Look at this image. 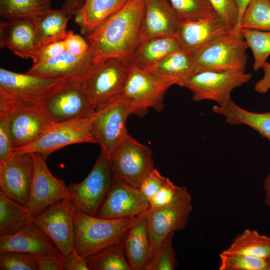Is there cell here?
<instances>
[{
  "label": "cell",
  "mask_w": 270,
  "mask_h": 270,
  "mask_svg": "<svg viewBox=\"0 0 270 270\" xmlns=\"http://www.w3.org/2000/svg\"><path fill=\"white\" fill-rule=\"evenodd\" d=\"M263 76L254 86L255 91L260 94H266L270 90V62H265L262 65Z\"/></svg>",
  "instance_id": "48"
},
{
  "label": "cell",
  "mask_w": 270,
  "mask_h": 270,
  "mask_svg": "<svg viewBox=\"0 0 270 270\" xmlns=\"http://www.w3.org/2000/svg\"><path fill=\"white\" fill-rule=\"evenodd\" d=\"M14 150L8 117L6 113L0 112V162L9 159L14 154Z\"/></svg>",
  "instance_id": "43"
},
{
  "label": "cell",
  "mask_w": 270,
  "mask_h": 270,
  "mask_svg": "<svg viewBox=\"0 0 270 270\" xmlns=\"http://www.w3.org/2000/svg\"><path fill=\"white\" fill-rule=\"evenodd\" d=\"M62 257L61 252L54 254L35 256L38 270H64Z\"/></svg>",
  "instance_id": "46"
},
{
  "label": "cell",
  "mask_w": 270,
  "mask_h": 270,
  "mask_svg": "<svg viewBox=\"0 0 270 270\" xmlns=\"http://www.w3.org/2000/svg\"><path fill=\"white\" fill-rule=\"evenodd\" d=\"M232 30L216 14L198 20L182 21L174 36L181 48L192 52L212 42Z\"/></svg>",
  "instance_id": "19"
},
{
  "label": "cell",
  "mask_w": 270,
  "mask_h": 270,
  "mask_svg": "<svg viewBox=\"0 0 270 270\" xmlns=\"http://www.w3.org/2000/svg\"><path fill=\"white\" fill-rule=\"evenodd\" d=\"M64 270H88L86 258L80 255L75 248L68 255H63Z\"/></svg>",
  "instance_id": "47"
},
{
  "label": "cell",
  "mask_w": 270,
  "mask_h": 270,
  "mask_svg": "<svg viewBox=\"0 0 270 270\" xmlns=\"http://www.w3.org/2000/svg\"><path fill=\"white\" fill-rule=\"evenodd\" d=\"M182 21L196 20L217 14L210 0H167Z\"/></svg>",
  "instance_id": "36"
},
{
  "label": "cell",
  "mask_w": 270,
  "mask_h": 270,
  "mask_svg": "<svg viewBox=\"0 0 270 270\" xmlns=\"http://www.w3.org/2000/svg\"><path fill=\"white\" fill-rule=\"evenodd\" d=\"M34 171L30 153L14 154L0 162V189L6 196L25 206L29 198Z\"/></svg>",
  "instance_id": "16"
},
{
  "label": "cell",
  "mask_w": 270,
  "mask_h": 270,
  "mask_svg": "<svg viewBox=\"0 0 270 270\" xmlns=\"http://www.w3.org/2000/svg\"><path fill=\"white\" fill-rule=\"evenodd\" d=\"M222 252L266 259L270 256V236L260 234L256 230L246 229Z\"/></svg>",
  "instance_id": "30"
},
{
  "label": "cell",
  "mask_w": 270,
  "mask_h": 270,
  "mask_svg": "<svg viewBox=\"0 0 270 270\" xmlns=\"http://www.w3.org/2000/svg\"><path fill=\"white\" fill-rule=\"evenodd\" d=\"M144 2L145 0H128L118 12L87 34L94 58L118 57L132 63L139 44V28Z\"/></svg>",
  "instance_id": "1"
},
{
  "label": "cell",
  "mask_w": 270,
  "mask_h": 270,
  "mask_svg": "<svg viewBox=\"0 0 270 270\" xmlns=\"http://www.w3.org/2000/svg\"><path fill=\"white\" fill-rule=\"evenodd\" d=\"M73 212L68 198L30 217L31 222L51 239L64 256L74 248Z\"/></svg>",
  "instance_id": "14"
},
{
  "label": "cell",
  "mask_w": 270,
  "mask_h": 270,
  "mask_svg": "<svg viewBox=\"0 0 270 270\" xmlns=\"http://www.w3.org/2000/svg\"><path fill=\"white\" fill-rule=\"evenodd\" d=\"M72 16L62 8L50 9L35 18L40 50L66 38L67 24Z\"/></svg>",
  "instance_id": "29"
},
{
  "label": "cell",
  "mask_w": 270,
  "mask_h": 270,
  "mask_svg": "<svg viewBox=\"0 0 270 270\" xmlns=\"http://www.w3.org/2000/svg\"><path fill=\"white\" fill-rule=\"evenodd\" d=\"M20 252L34 256L60 252L51 239L32 222L15 234L0 236V252Z\"/></svg>",
  "instance_id": "22"
},
{
  "label": "cell",
  "mask_w": 270,
  "mask_h": 270,
  "mask_svg": "<svg viewBox=\"0 0 270 270\" xmlns=\"http://www.w3.org/2000/svg\"><path fill=\"white\" fill-rule=\"evenodd\" d=\"M28 208L0 191V236L16 233L30 222Z\"/></svg>",
  "instance_id": "31"
},
{
  "label": "cell",
  "mask_w": 270,
  "mask_h": 270,
  "mask_svg": "<svg viewBox=\"0 0 270 270\" xmlns=\"http://www.w3.org/2000/svg\"><path fill=\"white\" fill-rule=\"evenodd\" d=\"M267 264L268 265V270H270V256H269L266 259Z\"/></svg>",
  "instance_id": "52"
},
{
  "label": "cell",
  "mask_w": 270,
  "mask_h": 270,
  "mask_svg": "<svg viewBox=\"0 0 270 270\" xmlns=\"http://www.w3.org/2000/svg\"><path fill=\"white\" fill-rule=\"evenodd\" d=\"M32 155L34 171L26 205L30 216L37 215L50 206L70 198L68 188L63 180L54 177L48 168L46 160L39 154Z\"/></svg>",
  "instance_id": "13"
},
{
  "label": "cell",
  "mask_w": 270,
  "mask_h": 270,
  "mask_svg": "<svg viewBox=\"0 0 270 270\" xmlns=\"http://www.w3.org/2000/svg\"><path fill=\"white\" fill-rule=\"evenodd\" d=\"M64 41L66 50L74 56H84L93 51L88 40L80 35L74 34L72 31L68 32Z\"/></svg>",
  "instance_id": "44"
},
{
  "label": "cell",
  "mask_w": 270,
  "mask_h": 270,
  "mask_svg": "<svg viewBox=\"0 0 270 270\" xmlns=\"http://www.w3.org/2000/svg\"><path fill=\"white\" fill-rule=\"evenodd\" d=\"M250 0H234L235 3L238 9L239 16L237 26L236 28L232 30L237 32H240V22L244 12Z\"/></svg>",
  "instance_id": "50"
},
{
  "label": "cell",
  "mask_w": 270,
  "mask_h": 270,
  "mask_svg": "<svg viewBox=\"0 0 270 270\" xmlns=\"http://www.w3.org/2000/svg\"><path fill=\"white\" fill-rule=\"evenodd\" d=\"M169 180L168 178L162 176L157 169L154 168L143 179L138 189L149 202Z\"/></svg>",
  "instance_id": "42"
},
{
  "label": "cell",
  "mask_w": 270,
  "mask_h": 270,
  "mask_svg": "<svg viewBox=\"0 0 270 270\" xmlns=\"http://www.w3.org/2000/svg\"><path fill=\"white\" fill-rule=\"evenodd\" d=\"M130 115L131 102L122 94L115 101L96 112L92 124L93 134L102 152L108 156L130 135L126 122Z\"/></svg>",
  "instance_id": "12"
},
{
  "label": "cell",
  "mask_w": 270,
  "mask_h": 270,
  "mask_svg": "<svg viewBox=\"0 0 270 270\" xmlns=\"http://www.w3.org/2000/svg\"><path fill=\"white\" fill-rule=\"evenodd\" d=\"M85 0H64L62 9L71 16L76 15L80 10Z\"/></svg>",
  "instance_id": "49"
},
{
  "label": "cell",
  "mask_w": 270,
  "mask_h": 270,
  "mask_svg": "<svg viewBox=\"0 0 270 270\" xmlns=\"http://www.w3.org/2000/svg\"><path fill=\"white\" fill-rule=\"evenodd\" d=\"M137 218H105L74 209L75 250L86 258L121 243Z\"/></svg>",
  "instance_id": "2"
},
{
  "label": "cell",
  "mask_w": 270,
  "mask_h": 270,
  "mask_svg": "<svg viewBox=\"0 0 270 270\" xmlns=\"http://www.w3.org/2000/svg\"><path fill=\"white\" fill-rule=\"evenodd\" d=\"M240 28L270 31V0H250L241 18Z\"/></svg>",
  "instance_id": "34"
},
{
  "label": "cell",
  "mask_w": 270,
  "mask_h": 270,
  "mask_svg": "<svg viewBox=\"0 0 270 270\" xmlns=\"http://www.w3.org/2000/svg\"><path fill=\"white\" fill-rule=\"evenodd\" d=\"M8 117L9 128L14 148L36 141L54 124L36 106L0 108Z\"/></svg>",
  "instance_id": "15"
},
{
  "label": "cell",
  "mask_w": 270,
  "mask_h": 270,
  "mask_svg": "<svg viewBox=\"0 0 270 270\" xmlns=\"http://www.w3.org/2000/svg\"><path fill=\"white\" fill-rule=\"evenodd\" d=\"M70 79L74 78L20 74L1 68L0 108L36 106L56 86Z\"/></svg>",
  "instance_id": "4"
},
{
  "label": "cell",
  "mask_w": 270,
  "mask_h": 270,
  "mask_svg": "<svg viewBox=\"0 0 270 270\" xmlns=\"http://www.w3.org/2000/svg\"><path fill=\"white\" fill-rule=\"evenodd\" d=\"M96 114L90 117L54 122L34 142L14 148V154L36 152L46 160L52 152L68 145L78 143L97 144L92 130Z\"/></svg>",
  "instance_id": "8"
},
{
  "label": "cell",
  "mask_w": 270,
  "mask_h": 270,
  "mask_svg": "<svg viewBox=\"0 0 270 270\" xmlns=\"http://www.w3.org/2000/svg\"><path fill=\"white\" fill-rule=\"evenodd\" d=\"M109 158L114 178L136 188L154 168L150 148L130 135L113 150Z\"/></svg>",
  "instance_id": "11"
},
{
  "label": "cell",
  "mask_w": 270,
  "mask_h": 270,
  "mask_svg": "<svg viewBox=\"0 0 270 270\" xmlns=\"http://www.w3.org/2000/svg\"><path fill=\"white\" fill-rule=\"evenodd\" d=\"M182 22L167 0H145L139 43L154 38L174 36Z\"/></svg>",
  "instance_id": "18"
},
{
  "label": "cell",
  "mask_w": 270,
  "mask_h": 270,
  "mask_svg": "<svg viewBox=\"0 0 270 270\" xmlns=\"http://www.w3.org/2000/svg\"><path fill=\"white\" fill-rule=\"evenodd\" d=\"M66 50L64 40L52 43L40 50L32 59L36 64L56 56Z\"/></svg>",
  "instance_id": "45"
},
{
  "label": "cell",
  "mask_w": 270,
  "mask_h": 270,
  "mask_svg": "<svg viewBox=\"0 0 270 270\" xmlns=\"http://www.w3.org/2000/svg\"><path fill=\"white\" fill-rule=\"evenodd\" d=\"M174 84L132 65L122 95L132 104V114L145 115L150 108L158 112L164 108V96Z\"/></svg>",
  "instance_id": "10"
},
{
  "label": "cell",
  "mask_w": 270,
  "mask_h": 270,
  "mask_svg": "<svg viewBox=\"0 0 270 270\" xmlns=\"http://www.w3.org/2000/svg\"><path fill=\"white\" fill-rule=\"evenodd\" d=\"M216 14L231 30H234L238 24L239 11L234 0H210Z\"/></svg>",
  "instance_id": "41"
},
{
  "label": "cell",
  "mask_w": 270,
  "mask_h": 270,
  "mask_svg": "<svg viewBox=\"0 0 270 270\" xmlns=\"http://www.w3.org/2000/svg\"><path fill=\"white\" fill-rule=\"evenodd\" d=\"M94 57L93 51L85 56H77L65 50L56 57L33 64L26 72L42 76L82 78Z\"/></svg>",
  "instance_id": "23"
},
{
  "label": "cell",
  "mask_w": 270,
  "mask_h": 270,
  "mask_svg": "<svg viewBox=\"0 0 270 270\" xmlns=\"http://www.w3.org/2000/svg\"><path fill=\"white\" fill-rule=\"evenodd\" d=\"M128 0H85L76 22L88 34L118 12Z\"/></svg>",
  "instance_id": "28"
},
{
  "label": "cell",
  "mask_w": 270,
  "mask_h": 270,
  "mask_svg": "<svg viewBox=\"0 0 270 270\" xmlns=\"http://www.w3.org/2000/svg\"><path fill=\"white\" fill-rule=\"evenodd\" d=\"M0 45L25 59L40 50L35 18H12L0 24Z\"/></svg>",
  "instance_id": "20"
},
{
  "label": "cell",
  "mask_w": 270,
  "mask_h": 270,
  "mask_svg": "<svg viewBox=\"0 0 270 270\" xmlns=\"http://www.w3.org/2000/svg\"><path fill=\"white\" fill-rule=\"evenodd\" d=\"M174 232L169 234L154 252L146 270H174L178 266L172 237Z\"/></svg>",
  "instance_id": "39"
},
{
  "label": "cell",
  "mask_w": 270,
  "mask_h": 270,
  "mask_svg": "<svg viewBox=\"0 0 270 270\" xmlns=\"http://www.w3.org/2000/svg\"><path fill=\"white\" fill-rule=\"evenodd\" d=\"M192 201V197L187 188L174 184L170 179L149 200L150 208L172 206Z\"/></svg>",
  "instance_id": "37"
},
{
  "label": "cell",
  "mask_w": 270,
  "mask_h": 270,
  "mask_svg": "<svg viewBox=\"0 0 270 270\" xmlns=\"http://www.w3.org/2000/svg\"><path fill=\"white\" fill-rule=\"evenodd\" d=\"M114 180L109 156L101 152L86 178L80 182L68 186L72 208L96 216Z\"/></svg>",
  "instance_id": "7"
},
{
  "label": "cell",
  "mask_w": 270,
  "mask_h": 270,
  "mask_svg": "<svg viewBox=\"0 0 270 270\" xmlns=\"http://www.w3.org/2000/svg\"><path fill=\"white\" fill-rule=\"evenodd\" d=\"M220 270H268L266 259L222 252Z\"/></svg>",
  "instance_id": "38"
},
{
  "label": "cell",
  "mask_w": 270,
  "mask_h": 270,
  "mask_svg": "<svg viewBox=\"0 0 270 270\" xmlns=\"http://www.w3.org/2000/svg\"><path fill=\"white\" fill-rule=\"evenodd\" d=\"M0 268L1 270H38L34 256L15 251L0 252Z\"/></svg>",
  "instance_id": "40"
},
{
  "label": "cell",
  "mask_w": 270,
  "mask_h": 270,
  "mask_svg": "<svg viewBox=\"0 0 270 270\" xmlns=\"http://www.w3.org/2000/svg\"><path fill=\"white\" fill-rule=\"evenodd\" d=\"M124 252L121 242L87 256L88 270H132Z\"/></svg>",
  "instance_id": "33"
},
{
  "label": "cell",
  "mask_w": 270,
  "mask_h": 270,
  "mask_svg": "<svg viewBox=\"0 0 270 270\" xmlns=\"http://www.w3.org/2000/svg\"><path fill=\"white\" fill-rule=\"evenodd\" d=\"M51 8V0H0V14L6 20L36 18Z\"/></svg>",
  "instance_id": "32"
},
{
  "label": "cell",
  "mask_w": 270,
  "mask_h": 270,
  "mask_svg": "<svg viewBox=\"0 0 270 270\" xmlns=\"http://www.w3.org/2000/svg\"><path fill=\"white\" fill-rule=\"evenodd\" d=\"M212 111L223 116L227 124L249 126L270 142V112H250L238 106L232 100L224 106H214Z\"/></svg>",
  "instance_id": "26"
},
{
  "label": "cell",
  "mask_w": 270,
  "mask_h": 270,
  "mask_svg": "<svg viewBox=\"0 0 270 270\" xmlns=\"http://www.w3.org/2000/svg\"><path fill=\"white\" fill-rule=\"evenodd\" d=\"M146 212L137 218L122 242L132 270H146L154 254Z\"/></svg>",
  "instance_id": "24"
},
{
  "label": "cell",
  "mask_w": 270,
  "mask_h": 270,
  "mask_svg": "<svg viewBox=\"0 0 270 270\" xmlns=\"http://www.w3.org/2000/svg\"><path fill=\"white\" fill-rule=\"evenodd\" d=\"M248 48L240 32L232 30L190 53L197 70L244 72L248 62Z\"/></svg>",
  "instance_id": "5"
},
{
  "label": "cell",
  "mask_w": 270,
  "mask_h": 270,
  "mask_svg": "<svg viewBox=\"0 0 270 270\" xmlns=\"http://www.w3.org/2000/svg\"><path fill=\"white\" fill-rule=\"evenodd\" d=\"M252 74L244 71L196 70L183 84L192 93L195 102L210 100L225 105L232 99L234 89L248 82Z\"/></svg>",
  "instance_id": "9"
},
{
  "label": "cell",
  "mask_w": 270,
  "mask_h": 270,
  "mask_svg": "<svg viewBox=\"0 0 270 270\" xmlns=\"http://www.w3.org/2000/svg\"><path fill=\"white\" fill-rule=\"evenodd\" d=\"M240 32L252 52L253 70L258 71L270 56V31L240 28Z\"/></svg>",
  "instance_id": "35"
},
{
  "label": "cell",
  "mask_w": 270,
  "mask_h": 270,
  "mask_svg": "<svg viewBox=\"0 0 270 270\" xmlns=\"http://www.w3.org/2000/svg\"><path fill=\"white\" fill-rule=\"evenodd\" d=\"M180 48L174 36L152 38L139 43L134 53L132 64L146 70Z\"/></svg>",
  "instance_id": "27"
},
{
  "label": "cell",
  "mask_w": 270,
  "mask_h": 270,
  "mask_svg": "<svg viewBox=\"0 0 270 270\" xmlns=\"http://www.w3.org/2000/svg\"><path fill=\"white\" fill-rule=\"evenodd\" d=\"M82 79H70L62 82L37 106L54 122L94 116L96 112L84 90Z\"/></svg>",
  "instance_id": "6"
},
{
  "label": "cell",
  "mask_w": 270,
  "mask_h": 270,
  "mask_svg": "<svg viewBox=\"0 0 270 270\" xmlns=\"http://www.w3.org/2000/svg\"><path fill=\"white\" fill-rule=\"evenodd\" d=\"M192 209V202H189L172 206L149 208L146 212L153 254L169 234L186 228Z\"/></svg>",
  "instance_id": "21"
},
{
  "label": "cell",
  "mask_w": 270,
  "mask_h": 270,
  "mask_svg": "<svg viewBox=\"0 0 270 270\" xmlns=\"http://www.w3.org/2000/svg\"><path fill=\"white\" fill-rule=\"evenodd\" d=\"M132 63L118 57L94 58L82 79L92 105L98 112L122 94Z\"/></svg>",
  "instance_id": "3"
},
{
  "label": "cell",
  "mask_w": 270,
  "mask_h": 270,
  "mask_svg": "<svg viewBox=\"0 0 270 270\" xmlns=\"http://www.w3.org/2000/svg\"><path fill=\"white\" fill-rule=\"evenodd\" d=\"M263 186L265 192V202L270 208V172L264 180Z\"/></svg>",
  "instance_id": "51"
},
{
  "label": "cell",
  "mask_w": 270,
  "mask_h": 270,
  "mask_svg": "<svg viewBox=\"0 0 270 270\" xmlns=\"http://www.w3.org/2000/svg\"><path fill=\"white\" fill-rule=\"evenodd\" d=\"M144 70L182 87L197 69L190 52L180 48Z\"/></svg>",
  "instance_id": "25"
},
{
  "label": "cell",
  "mask_w": 270,
  "mask_h": 270,
  "mask_svg": "<svg viewBox=\"0 0 270 270\" xmlns=\"http://www.w3.org/2000/svg\"><path fill=\"white\" fill-rule=\"evenodd\" d=\"M149 208L148 200L138 188L114 178L96 216L105 218H134Z\"/></svg>",
  "instance_id": "17"
}]
</instances>
